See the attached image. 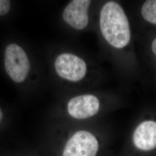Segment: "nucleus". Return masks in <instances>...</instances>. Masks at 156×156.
I'll use <instances>...</instances> for the list:
<instances>
[{"label": "nucleus", "instance_id": "9b49d317", "mask_svg": "<svg viewBox=\"0 0 156 156\" xmlns=\"http://www.w3.org/2000/svg\"><path fill=\"white\" fill-rule=\"evenodd\" d=\"M2 112H1V109H0V121L2 119Z\"/></svg>", "mask_w": 156, "mask_h": 156}, {"label": "nucleus", "instance_id": "f03ea898", "mask_svg": "<svg viewBox=\"0 0 156 156\" xmlns=\"http://www.w3.org/2000/svg\"><path fill=\"white\" fill-rule=\"evenodd\" d=\"M6 71L12 79L20 83L26 79L30 69V63L26 53L16 44L8 45L5 54Z\"/></svg>", "mask_w": 156, "mask_h": 156}, {"label": "nucleus", "instance_id": "7ed1b4c3", "mask_svg": "<svg viewBox=\"0 0 156 156\" xmlns=\"http://www.w3.org/2000/svg\"><path fill=\"white\" fill-rule=\"evenodd\" d=\"M98 147V142L93 134L79 131L67 142L63 156H95Z\"/></svg>", "mask_w": 156, "mask_h": 156}, {"label": "nucleus", "instance_id": "1a4fd4ad", "mask_svg": "<svg viewBox=\"0 0 156 156\" xmlns=\"http://www.w3.org/2000/svg\"><path fill=\"white\" fill-rule=\"evenodd\" d=\"M10 8V1L7 0H0V16L4 15L8 13Z\"/></svg>", "mask_w": 156, "mask_h": 156}, {"label": "nucleus", "instance_id": "0eeeda50", "mask_svg": "<svg viewBox=\"0 0 156 156\" xmlns=\"http://www.w3.org/2000/svg\"><path fill=\"white\" fill-rule=\"evenodd\" d=\"M134 145L138 149L149 151L156 147V122L145 121L136 127L133 135Z\"/></svg>", "mask_w": 156, "mask_h": 156}, {"label": "nucleus", "instance_id": "f257e3e1", "mask_svg": "<svg viewBox=\"0 0 156 156\" xmlns=\"http://www.w3.org/2000/svg\"><path fill=\"white\" fill-rule=\"evenodd\" d=\"M100 24L103 37L113 47L122 49L128 45L131 39L129 24L123 8L117 2L110 1L103 6Z\"/></svg>", "mask_w": 156, "mask_h": 156}, {"label": "nucleus", "instance_id": "20e7f679", "mask_svg": "<svg viewBox=\"0 0 156 156\" xmlns=\"http://www.w3.org/2000/svg\"><path fill=\"white\" fill-rule=\"evenodd\" d=\"M55 68L60 77L73 82L82 79L87 71L85 62L81 58L71 53H63L58 56L55 62Z\"/></svg>", "mask_w": 156, "mask_h": 156}, {"label": "nucleus", "instance_id": "9d476101", "mask_svg": "<svg viewBox=\"0 0 156 156\" xmlns=\"http://www.w3.org/2000/svg\"><path fill=\"white\" fill-rule=\"evenodd\" d=\"M151 49L153 52V53L156 56V38L153 40L151 45Z\"/></svg>", "mask_w": 156, "mask_h": 156}, {"label": "nucleus", "instance_id": "423d86ee", "mask_svg": "<svg viewBox=\"0 0 156 156\" xmlns=\"http://www.w3.org/2000/svg\"><path fill=\"white\" fill-rule=\"evenodd\" d=\"M91 1L73 0L66 7L62 17L64 21L76 30H82L89 23L88 10Z\"/></svg>", "mask_w": 156, "mask_h": 156}, {"label": "nucleus", "instance_id": "6e6552de", "mask_svg": "<svg viewBox=\"0 0 156 156\" xmlns=\"http://www.w3.org/2000/svg\"><path fill=\"white\" fill-rule=\"evenodd\" d=\"M141 13L146 20L156 25V0L145 1L141 9Z\"/></svg>", "mask_w": 156, "mask_h": 156}, {"label": "nucleus", "instance_id": "39448f33", "mask_svg": "<svg viewBox=\"0 0 156 156\" xmlns=\"http://www.w3.org/2000/svg\"><path fill=\"white\" fill-rule=\"evenodd\" d=\"M67 108L72 117L84 119L92 117L97 113L100 108V102L93 95H82L69 101Z\"/></svg>", "mask_w": 156, "mask_h": 156}]
</instances>
